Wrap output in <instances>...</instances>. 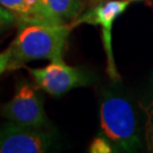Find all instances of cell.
<instances>
[{
  "label": "cell",
  "mask_w": 153,
  "mask_h": 153,
  "mask_svg": "<svg viewBox=\"0 0 153 153\" xmlns=\"http://www.w3.org/2000/svg\"><path fill=\"white\" fill-rule=\"evenodd\" d=\"M39 88L26 79L17 82L14 97L2 105L1 114L6 119L18 125L44 128L48 125L43 100Z\"/></svg>",
  "instance_id": "obj_3"
},
{
  "label": "cell",
  "mask_w": 153,
  "mask_h": 153,
  "mask_svg": "<svg viewBox=\"0 0 153 153\" xmlns=\"http://www.w3.org/2000/svg\"><path fill=\"white\" fill-rule=\"evenodd\" d=\"M9 67V52L8 50L0 52V75L5 73Z\"/></svg>",
  "instance_id": "obj_12"
},
{
  "label": "cell",
  "mask_w": 153,
  "mask_h": 153,
  "mask_svg": "<svg viewBox=\"0 0 153 153\" xmlns=\"http://www.w3.org/2000/svg\"><path fill=\"white\" fill-rule=\"evenodd\" d=\"M141 108L146 115V123H145V142L148 145L149 151L153 152V100L148 104Z\"/></svg>",
  "instance_id": "obj_9"
},
{
  "label": "cell",
  "mask_w": 153,
  "mask_h": 153,
  "mask_svg": "<svg viewBox=\"0 0 153 153\" xmlns=\"http://www.w3.org/2000/svg\"><path fill=\"white\" fill-rule=\"evenodd\" d=\"M131 0H108L94 6L92 9L86 11L81 16L73 21V27H76L79 24H90L101 27V36L103 42V48L107 56V71L112 79H118L119 74L117 71L116 62L112 55L111 47V32L116 19L124 14Z\"/></svg>",
  "instance_id": "obj_5"
},
{
  "label": "cell",
  "mask_w": 153,
  "mask_h": 153,
  "mask_svg": "<svg viewBox=\"0 0 153 153\" xmlns=\"http://www.w3.org/2000/svg\"><path fill=\"white\" fill-rule=\"evenodd\" d=\"M44 7L57 23L73 22L82 10L81 0H42Z\"/></svg>",
  "instance_id": "obj_8"
},
{
  "label": "cell",
  "mask_w": 153,
  "mask_h": 153,
  "mask_svg": "<svg viewBox=\"0 0 153 153\" xmlns=\"http://www.w3.org/2000/svg\"><path fill=\"white\" fill-rule=\"evenodd\" d=\"M17 22V17L0 5V28L8 27Z\"/></svg>",
  "instance_id": "obj_11"
},
{
  "label": "cell",
  "mask_w": 153,
  "mask_h": 153,
  "mask_svg": "<svg viewBox=\"0 0 153 153\" xmlns=\"http://www.w3.org/2000/svg\"><path fill=\"white\" fill-rule=\"evenodd\" d=\"M100 124L104 136L119 148L134 151L140 146L135 114L126 99L104 97L100 107Z\"/></svg>",
  "instance_id": "obj_2"
},
{
  "label": "cell",
  "mask_w": 153,
  "mask_h": 153,
  "mask_svg": "<svg viewBox=\"0 0 153 153\" xmlns=\"http://www.w3.org/2000/svg\"><path fill=\"white\" fill-rule=\"evenodd\" d=\"M28 74L39 88L52 97H61L73 88L86 86L90 76L82 69L68 66L64 59L50 61L42 68H28Z\"/></svg>",
  "instance_id": "obj_4"
},
{
  "label": "cell",
  "mask_w": 153,
  "mask_h": 153,
  "mask_svg": "<svg viewBox=\"0 0 153 153\" xmlns=\"http://www.w3.org/2000/svg\"><path fill=\"white\" fill-rule=\"evenodd\" d=\"M0 5L14 14L18 23H57L42 0H0Z\"/></svg>",
  "instance_id": "obj_7"
},
{
  "label": "cell",
  "mask_w": 153,
  "mask_h": 153,
  "mask_svg": "<svg viewBox=\"0 0 153 153\" xmlns=\"http://www.w3.org/2000/svg\"><path fill=\"white\" fill-rule=\"evenodd\" d=\"M88 152L91 153H110L112 152V148L110 143L104 137H95L88 146Z\"/></svg>",
  "instance_id": "obj_10"
},
{
  "label": "cell",
  "mask_w": 153,
  "mask_h": 153,
  "mask_svg": "<svg viewBox=\"0 0 153 153\" xmlns=\"http://www.w3.org/2000/svg\"><path fill=\"white\" fill-rule=\"evenodd\" d=\"M71 23H18L16 38L8 47L9 67L17 69L35 60H60Z\"/></svg>",
  "instance_id": "obj_1"
},
{
  "label": "cell",
  "mask_w": 153,
  "mask_h": 153,
  "mask_svg": "<svg viewBox=\"0 0 153 153\" xmlns=\"http://www.w3.org/2000/svg\"><path fill=\"white\" fill-rule=\"evenodd\" d=\"M55 136L43 128L7 121L0 125V153H44L51 150Z\"/></svg>",
  "instance_id": "obj_6"
}]
</instances>
